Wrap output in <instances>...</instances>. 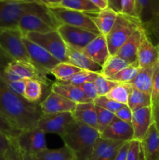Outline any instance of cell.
<instances>
[{
    "label": "cell",
    "instance_id": "obj_1",
    "mask_svg": "<svg viewBox=\"0 0 159 160\" xmlns=\"http://www.w3.org/2000/svg\"><path fill=\"white\" fill-rule=\"evenodd\" d=\"M0 112L20 131L37 128L40 104L31 103L12 92L0 76Z\"/></svg>",
    "mask_w": 159,
    "mask_h": 160
},
{
    "label": "cell",
    "instance_id": "obj_2",
    "mask_svg": "<svg viewBox=\"0 0 159 160\" xmlns=\"http://www.w3.org/2000/svg\"><path fill=\"white\" fill-rule=\"evenodd\" d=\"M26 13L40 16L55 29L60 25L45 5L20 0H0V28H17L20 19Z\"/></svg>",
    "mask_w": 159,
    "mask_h": 160
},
{
    "label": "cell",
    "instance_id": "obj_3",
    "mask_svg": "<svg viewBox=\"0 0 159 160\" xmlns=\"http://www.w3.org/2000/svg\"><path fill=\"white\" fill-rule=\"evenodd\" d=\"M99 136L96 129L74 120L61 138L64 145L73 152L75 160H87Z\"/></svg>",
    "mask_w": 159,
    "mask_h": 160
},
{
    "label": "cell",
    "instance_id": "obj_4",
    "mask_svg": "<svg viewBox=\"0 0 159 160\" xmlns=\"http://www.w3.org/2000/svg\"><path fill=\"white\" fill-rule=\"evenodd\" d=\"M143 24L137 17H129L118 12L115 24L110 32L105 36L111 56L116 54L122 45Z\"/></svg>",
    "mask_w": 159,
    "mask_h": 160
},
{
    "label": "cell",
    "instance_id": "obj_5",
    "mask_svg": "<svg viewBox=\"0 0 159 160\" xmlns=\"http://www.w3.org/2000/svg\"><path fill=\"white\" fill-rule=\"evenodd\" d=\"M0 48L12 61L32 63L23 42V35L17 28H0Z\"/></svg>",
    "mask_w": 159,
    "mask_h": 160
},
{
    "label": "cell",
    "instance_id": "obj_6",
    "mask_svg": "<svg viewBox=\"0 0 159 160\" xmlns=\"http://www.w3.org/2000/svg\"><path fill=\"white\" fill-rule=\"evenodd\" d=\"M23 37L43 47L59 62H69L67 45L57 30L47 33H27Z\"/></svg>",
    "mask_w": 159,
    "mask_h": 160
},
{
    "label": "cell",
    "instance_id": "obj_7",
    "mask_svg": "<svg viewBox=\"0 0 159 160\" xmlns=\"http://www.w3.org/2000/svg\"><path fill=\"white\" fill-rule=\"evenodd\" d=\"M59 24H66L100 34L90 17L84 12L59 7H48Z\"/></svg>",
    "mask_w": 159,
    "mask_h": 160
},
{
    "label": "cell",
    "instance_id": "obj_8",
    "mask_svg": "<svg viewBox=\"0 0 159 160\" xmlns=\"http://www.w3.org/2000/svg\"><path fill=\"white\" fill-rule=\"evenodd\" d=\"M14 142L20 152L34 156L47 148L45 134L37 128L21 131Z\"/></svg>",
    "mask_w": 159,
    "mask_h": 160
},
{
    "label": "cell",
    "instance_id": "obj_9",
    "mask_svg": "<svg viewBox=\"0 0 159 160\" xmlns=\"http://www.w3.org/2000/svg\"><path fill=\"white\" fill-rule=\"evenodd\" d=\"M23 42L26 47V52L32 63L44 75L50 73L51 69L60 62L43 47L40 46L23 36Z\"/></svg>",
    "mask_w": 159,
    "mask_h": 160
},
{
    "label": "cell",
    "instance_id": "obj_10",
    "mask_svg": "<svg viewBox=\"0 0 159 160\" xmlns=\"http://www.w3.org/2000/svg\"><path fill=\"white\" fill-rule=\"evenodd\" d=\"M73 120L72 112L42 113L37 122V128L45 134H56L61 137Z\"/></svg>",
    "mask_w": 159,
    "mask_h": 160
},
{
    "label": "cell",
    "instance_id": "obj_11",
    "mask_svg": "<svg viewBox=\"0 0 159 160\" xmlns=\"http://www.w3.org/2000/svg\"><path fill=\"white\" fill-rule=\"evenodd\" d=\"M56 30L67 45L78 50L85 48L99 34L88 30L66 24H60Z\"/></svg>",
    "mask_w": 159,
    "mask_h": 160
},
{
    "label": "cell",
    "instance_id": "obj_12",
    "mask_svg": "<svg viewBox=\"0 0 159 160\" xmlns=\"http://www.w3.org/2000/svg\"><path fill=\"white\" fill-rule=\"evenodd\" d=\"M137 62L140 68L151 67L159 62V46L152 43L145 29L142 33L137 52Z\"/></svg>",
    "mask_w": 159,
    "mask_h": 160
},
{
    "label": "cell",
    "instance_id": "obj_13",
    "mask_svg": "<svg viewBox=\"0 0 159 160\" xmlns=\"http://www.w3.org/2000/svg\"><path fill=\"white\" fill-rule=\"evenodd\" d=\"M100 136L106 140L130 142L133 140V129L131 123L124 122L115 117Z\"/></svg>",
    "mask_w": 159,
    "mask_h": 160
},
{
    "label": "cell",
    "instance_id": "obj_14",
    "mask_svg": "<svg viewBox=\"0 0 159 160\" xmlns=\"http://www.w3.org/2000/svg\"><path fill=\"white\" fill-rule=\"evenodd\" d=\"M76 104L62 95L51 92L46 98L41 102L40 107L42 113H60V112H73Z\"/></svg>",
    "mask_w": 159,
    "mask_h": 160
},
{
    "label": "cell",
    "instance_id": "obj_15",
    "mask_svg": "<svg viewBox=\"0 0 159 160\" xmlns=\"http://www.w3.org/2000/svg\"><path fill=\"white\" fill-rule=\"evenodd\" d=\"M124 143L119 141L106 140L99 136L95 141L93 151L87 160H114Z\"/></svg>",
    "mask_w": 159,
    "mask_h": 160
},
{
    "label": "cell",
    "instance_id": "obj_16",
    "mask_svg": "<svg viewBox=\"0 0 159 160\" xmlns=\"http://www.w3.org/2000/svg\"><path fill=\"white\" fill-rule=\"evenodd\" d=\"M151 106L140 108L132 112L131 124L133 129V139L141 142L152 124Z\"/></svg>",
    "mask_w": 159,
    "mask_h": 160
},
{
    "label": "cell",
    "instance_id": "obj_17",
    "mask_svg": "<svg viewBox=\"0 0 159 160\" xmlns=\"http://www.w3.org/2000/svg\"><path fill=\"white\" fill-rule=\"evenodd\" d=\"M17 28L23 36L27 33H47L56 30L45 19L34 13L24 14L19 20Z\"/></svg>",
    "mask_w": 159,
    "mask_h": 160
},
{
    "label": "cell",
    "instance_id": "obj_18",
    "mask_svg": "<svg viewBox=\"0 0 159 160\" xmlns=\"http://www.w3.org/2000/svg\"><path fill=\"white\" fill-rule=\"evenodd\" d=\"M81 51L96 63L99 64L101 67L104 65L106 60L111 56L105 36L101 34H98Z\"/></svg>",
    "mask_w": 159,
    "mask_h": 160
},
{
    "label": "cell",
    "instance_id": "obj_19",
    "mask_svg": "<svg viewBox=\"0 0 159 160\" xmlns=\"http://www.w3.org/2000/svg\"><path fill=\"white\" fill-rule=\"evenodd\" d=\"M51 92L62 95L64 98L73 102L76 104L84 102H90V100L86 97L84 91L80 86L74 85L70 83L55 81L51 86Z\"/></svg>",
    "mask_w": 159,
    "mask_h": 160
},
{
    "label": "cell",
    "instance_id": "obj_20",
    "mask_svg": "<svg viewBox=\"0 0 159 160\" xmlns=\"http://www.w3.org/2000/svg\"><path fill=\"white\" fill-rule=\"evenodd\" d=\"M7 67L22 79L38 80L48 86L49 84V80L47 78L46 75H44L41 72L39 71L38 69L32 63L13 60L9 62Z\"/></svg>",
    "mask_w": 159,
    "mask_h": 160
},
{
    "label": "cell",
    "instance_id": "obj_21",
    "mask_svg": "<svg viewBox=\"0 0 159 160\" xmlns=\"http://www.w3.org/2000/svg\"><path fill=\"white\" fill-rule=\"evenodd\" d=\"M143 27L138 28L133 34L126 40L116 52V56L127 61L129 63H132L137 61V52L142 38Z\"/></svg>",
    "mask_w": 159,
    "mask_h": 160
},
{
    "label": "cell",
    "instance_id": "obj_22",
    "mask_svg": "<svg viewBox=\"0 0 159 160\" xmlns=\"http://www.w3.org/2000/svg\"><path fill=\"white\" fill-rule=\"evenodd\" d=\"M145 160H159V131L154 123L141 141Z\"/></svg>",
    "mask_w": 159,
    "mask_h": 160
},
{
    "label": "cell",
    "instance_id": "obj_23",
    "mask_svg": "<svg viewBox=\"0 0 159 160\" xmlns=\"http://www.w3.org/2000/svg\"><path fill=\"white\" fill-rule=\"evenodd\" d=\"M67 57L70 63L79 67L81 70L95 72L101 74L102 67L86 56L81 50L67 45Z\"/></svg>",
    "mask_w": 159,
    "mask_h": 160
},
{
    "label": "cell",
    "instance_id": "obj_24",
    "mask_svg": "<svg viewBox=\"0 0 159 160\" xmlns=\"http://www.w3.org/2000/svg\"><path fill=\"white\" fill-rule=\"evenodd\" d=\"M72 112H73V118L75 120L84 123L98 131V119H97V112L94 103L92 102L78 103L76 104L75 109Z\"/></svg>",
    "mask_w": 159,
    "mask_h": 160
},
{
    "label": "cell",
    "instance_id": "obj_25",
    "mask_svg": "<svg viewBox=\"0 0 159 160\" xmlns=\"http://www.w3.org/2000/svg\"><path fill=\"white\" fill-rule=\"evenodd\" d=\"M87 15L93 20L100 34L106 36L115 24L118 12L108 7L96 13H88Z\"/></svg>",
    "mask_w": 159,
    "mask_h": 160
},
{
    "label": "cell",
    "instance_id": "obj_26",
    "mask_svg": "<svg viewBox=\"0 0 159 160\" xmlns=\"http://www.w3.org/2000/svg\"><path fill=\"white\" fill-rule=\"evenodd\" d=\"M157 64L145 68H140L137 76L129 84L135 88L151 95L153 77Z\"/></svg>",
    "mask_w": 159,
    "mask_h": 160
},
{
    "label": "cell",
    "instance_id": "obj_27",
    "mask_svg": "<svg viewBox=\"0 0 159 160\" xmlns=\"http://www.w3.org/2000/svg\"><path fill=\"white\" fill-rule=\"evenodd\" d=\"M137 17L142 24H146L159 11V0H136Z\"/></svg>",
    "mask_w": 159,
    "mask_h": 160
},
{
    "label": "cell",
    "instance_id": "obj_28",
    "mask_svg": "<svg viewBox=\"0 0 159 160\" xmlns=\"http://www.w3.org/2000/svg\"><path fill=\"white\" fill-rule=\"evenodd\" d=\"M48 85L36 79H28L26 81L24 93L23 98L31 103L40 104L44 93V88H47Z\"/></svg>",
    "mask_w": 159,
    "mask_h": 160
},
{
    "label": "cell",
    "instance_id": "obj_29",
    "mask_svg": "<svg viewBox=\"0 0 159 160\" xmlns=\"http://www.w3.org/2000/svg\"><path fill=\"white\" fill-rule=\"evenodd\" d=\"M35 156L38 160H75L73 152L65 145L56 149L47 148Z\"/></svg>",
    "mask_w": 159,
    "mask_h": 160
},
{
    "label": "cell",
    "instance_id": "obj_30",
    "mask_svg": "<svg viewBox=\"0 0 159 160\" xmlns=\"http://www.w3.org/2000/svg\"><path fill=\"white\" fill-rule=\"evenodd\" d=\"M127 106L132 110V112L140 109V108L151 106H152L151 95L141 92L132 86Z\"/></svg>",
    "mask_w": 159,
    "mask_h": 160
},
{
    "label": "cell",
    "instance_id": "obj_31",
    "mask_svg": "<svg viewBox=\"0 0 159 160\" xmlns=\"http://www.w3.org/2000/svg\"><path fill=\"white\" fill-rule=\"evenodd\" d=\"M129 64L130 63H129L127 61L116 55L110 56L102 66L101 74L104 78H109L126 68Z\"/></svg>",
    "mask_w": 159,
    "mask_h": 160
},
{
    "label": "cell",
    "instance_id": "obj_32",
    "mask_svg": "<svg viewBox=\"0 0 159 160\" xmlns=\"http://www.w3.org/2000/svg\"><path fill=\"white\" fill-rule=\"evenodd\" d=\"M57 6L87 14L96 13L100 11V9L89 0H62Z\"/></svg>",
    "mask_w": 159,
    "mask_h": 160
},
{
    "label": "cell",
    "instance_id": "obj_33",
    "mask_svg": "<svg viewBox=\"0 0 159 160\" xmlns=\"http://www.w3.org/2000/svg\"><path fill=\"white\" fill-rule=\"evenodd\" d=\"M140 70L138 62H132L114 76L108 78L118 84H130Z\"/></svg>",
    "mask_w": 159,
    "mask_h": 160
},
{
    "label": "cell",
    "instance_id": "obj_34",
    "mask_svg": "<svg viewBox=\"0 0 159 160\" xmlns=\"http://www.w3.org/2000/svg\"><path fill=\"white\" fill-rule=\"evenodd\" d=\"M131 88L129 84H118L105 96L120 104L127 105Z\"/></svg>",
    "mask_w": 159,
    "mask_h": 160
},
{
    "label": "cell",
    "instance_id": "obj_35",
    "mask_svg": "<svg viewBox=\"0 0 159 160\" xmlns=\"http://www.w3.org/2000/svg\"><path fill=\"white\" fill-rule=\"evenodd\" d=\"M82 70H81L80 68L70 63V62H60L51 69L50 73L56 78L57 81H61L62 80L69 78V77L72 76L78 72L82 71Z\"/></svg>",
    "mask_w": 159,
    "mask_h": 160
},
{
    "label": "cell",
    "instance_id": "obj_36",
    "mask_svg": "<svg viewBox=\"0 0 159 160\" xmlns=\"http://www.w3.org/2000/svg\"><path fill=\"white\" fill-rule=\"evenodd\" d=\"M100 73H95V72L87 71V70H82L80 72L75 73L69 78L62 80V82L70 83V84H74V85L80 86L81 84L87 82H94Z\"/></svg>",
    "mask_w": 159,
    "mask_h": 160
},
{
    "label": "cell",
    "instance_id": "obj_37",
    "mask_svg": "<svg viewBox=\"0 0 159 160\" xmlns=\"http://www.w3.org/2000/svg\"><path fill=\"white\" fill-rule=\"evenodd\" d=\"M95 109H96L97 119H98V131L99 134H101L113 121V120L115 117V115L113 112H110L108 110H106V109L99 107V106H95Z\"/></svg>",
    "mask_w": 159,
    "mask_h": 160
},
{
    "label": "cell",
    "instance_id": "obj_38",
    "mask_svg": "<svg viewBox=\"0 0 159 160\" xmlns=\"http://www.w3.org/2000/svg\"><path fill=\"white\" fill-rule=\"evenodd\" d=\"M94 84L96 86L97 91H98V96H103V95H107L114 87L118 84V83L110 81L109 79L100 74L94 81Z\"/></svg>",
    "mask_w": 159,
    "mask_h": 160
},
{
    "label": "cell",
    "instance_id": "obj_39",
    "mask_svg": "<svg viewBox=\"0 0 159 160\" xmlns=\"http://www.w3.org/2000/svg\"><path fill=\"white\" fill-rule=\"evenodd\" d=\"M21 131L12 124L6 117L0 112V133L7 136L10 139H14Z\"/></svg>",
    "mask_w": 159,
    "mask_h": 160
},
{
    "label": "cell",
    "instance_id": "obj_40",
    "mask_svg": "<svg viewBox=\"0 0 159 160\" xmlns=\"http://www.w3.org/2000/svg\"><path fill=\"white\" fill-rule=\"evenodd\" d=\"M94 103L95 106L103 108V109L110 111V112H113V113H115L123 106V104H120V103L116 102L107 98L105 95L98 96L94 101Z\"/></svg>",
    "mask_w": 159,
    "mask_h": 160
},
{
    "label": "cell",
    "instance_id": "obj_41",
    "mask_svg": "<svg viewBox=\"0 0 159 160\" xmlns=\"http://www.w3.org/2000/svg\"><path fill=\"white\" fill-rule=\"evenodd\" d=\"M126 160H145L141 142L134 139L130 141Z\"/></svg>",
    "mask_w": 159,
    "mask_h": 160
},
{
    "label": "cell",
    "instance_id": "obj_42",
    "mask_svg": "<svg viewBox=\"0 0 159 160\" xmlns=\"http://www.w3.org/2000/svg\"><path fill=\"white\" fill-rule=\"evenodd\" d=\"M143 28L146 30L148 35L150 34L154 37L156 45L159 46V11L148 23L143 25Z\"/></svg>",
    "mask_w": 159,
    "mask_h": 160
},
{
    "label": "cell",
    "instance_id": "obj_43",
    "mask_svg": "<svg viewBox=\"0 0 159 160\" xmlns=\"http://www.w3.org/2000/svg\"><path fill=\"white\" fill-rule=\"evenodd\" d=\"M120 12L124 15L132 17H137V1L136 0H121Z\"/></svg>",
    "mask_w": 159,
    "mask_h": 160
},
{
    "label": "cell",
    "instance_id": "obj_44",
    "mask_svg": "<svg viewBox=\"0 0 159 160\" xmlns=\"http://www.w3.org/2000/svg\"><path fill=\"white\" fill-rule=\"evenodd\" d=\"M80 87L81 88L85 94L86 97L90 100V102H93L98 97V91H97L96 86H95L94 82H87L81 84Z\"/></svg>",
    "mask_w": 159,
    "mask_h": 160
},
{
    "label": "cell",
    "instance_id": "obj_45",
    "mask_svg": "<svg viewBox=\"0 0 159 160\" xmlns=\"http://www.w3.org/2000/svg\"><path fill=\"white\" fill-rule=\"evenodd\" d=\"M159 97V62H157L154 70L151 91V100L152 103Z\"/></svg>",
    "mask_w": 159,
    "mask_h": 160
},
{
    "label": "cell",
    "instance_id": "obj_46",
    "mask_svg": "<svg viewBox=\"0 0 159 160\" xmlns=\"http://www.w3.org/2000/svg\"><path fill=\"white\" fill-rule=\"evenodd\" d=\"M26 80L22 79L20 80V81H6L7 85L9 86V88L12 91V92H14L15 93H17V95L23 97V93H24L25 86H26Z\"/></svg>",
    "mask_w": 159,
    "mask_h": 160
},
{
    "label": "cell",
    "instance_id": "obj_47",
    "mask_svg": "<svg viewBox=\"0 0 159 160\" xmlns=\"http://www.w3.org/2000/svg\"><path fill=\"white\" fill-rule=\"evenodd\" d=\"M115 117L119 120H123L127 123H131L132 121V112L127 105H123V107L120 108L118 111L115 113Z\"/></svg>",
    "mask_w": 159,
    "mask_h": 160
},
{
    "label": "cell",
    "instance_id": "obj_48",
    "mask_svg": "<svg viewBox=\"0 0 159 160\" xmlns=\"http://www.w3.org/2000/svg\"><path fill=\"white\" fill-rule=\"evenodd\" d=\"M6 156L7 160H23L21 152L17 148L14 139H12V145L6 152Z\"/></svg>",
    "mask_w": 159,
    "mask_h": 160
},
{
    "label": "cell",
    "instance_id": "obj_49",
    "mask_svg": "<svg viewBox=\"0 0 159 160\" xmlns=\"http://www.w3.org/2000/svg\"><path fill=\"white\" fill-rule=\"evenodd\" d=\"M152 120L156 128L159 131V97L152 103Z\"/></svg>",
    "mask_w": 159,
    "mask_h": 160
},
{
    "label": "cell",
    "instance_id": "obj_50",
    "mask_svg": "<svg viewBox=\"0 0 159 160\" xmlns=\"http://www.w3.org/2000/svg\"><path fill=\"white\" fill-rule=\"evenodd\" d=\"M12 145V139L0 133V154H5Z\"/></svg>",
    "mask_w": 159,
    "mask_h": 160
},
{
    "label": "cell",
    "instance_id": "obj_51",
    "mask_svg": "<svg viewBox=\"0 0 159 160\" xmlns=\"http://www.w3.org/2000/svg\"><path fill=\"white\" fill-rule=\"evenodd\" d=\"M129 145H130V142H126L122 145L121 148L118 150V153H117L116 156H115L114 160H126L127 157L128 151L129 148Z\"/></svg>",
    "mask_w": 159,
    "mask_h": 160
},
{
    "label": "cell",
    "instance_id": "obj_52",
    "mask_svg": "<svg viewBox=\"0 0 159 160\" xmlns=\"http://www.w3.org/2000/svg\"><path fill=\"white\" fill-rule=\"evenodd\" d=\"M12 61V59L0 48V71L4 70Z\"/></svg>",
    "mask_w": 159,
    "mask_h": 160
},
{
    "label": "cell",
    "instance_id": "obj_53",
    "mask_svg": "<svg viewBox=\"0 0 159 160\" xmlns=\"http://www.w3.org/2000/svg\"><path fill=\"white\" fill-rule=\"evenodd\" d=\"M89 1L93 3L94 5H95L100 10L108 8V0H89Z\"/></svg>",
    "mask_w": 159,
    "mask_h": 160
},
{
    "label": "cell",
    "instance_id": "obj_54",
    "mask_svg": "<svg viewBox=\"0 0 159 160\" xmlns=\"http://www.w3.org/2000/svg\"><path fill=\"white\" fill-rule=\"evenodd\" d=\"M108 7L115 10V12H120L121 9V0H108Z\"/></svg>",
    "mask_w": 159,
    "mask_h": 160
},
{
    "label": "cell",
    "instance_id": "obj_55",
    "mask_svg": "<svg viewBox=\"0 0 159 160\" xmlns=\"http://www.w3.org/2000/svg\"><path fill=\"white\" fill-rule=\"evenodd\" d=\"M21 152L23 160H38L37 158H36V156H34V155L27 154V153H23V152Z\"/></svg>",
    "mask_w": 159,
    "mask_h": 160
},
{
    "label": "cell",
    "instance_id": "obj_56",
    "mask_svg": "<svg viewBox=\"0 0 159 160\" xmlns=\"http://www.w3.org/2000/svg\"><path fill=\"white\" fill-rule=\"evenodd\" d=\"M0 160H7L6 156V153L5 154H0Z\"/></svg>",
    "mask_w": 159,
    "mask_h": 160
}]
</instances>
